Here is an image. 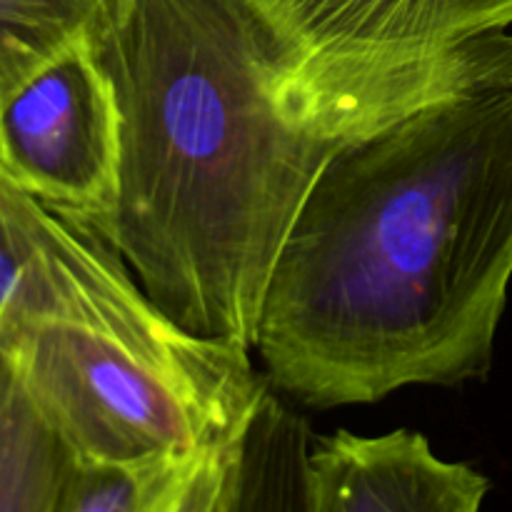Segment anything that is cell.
I'll list each match as a JSON object with an SVG mask.
<instances>
[{
  "label": "cell",
  "instance_id": "cell-4",
  "mask_svg": "<svg viewBox=\"0 0 512 512\" xmlns=\"http://www.w3.org/2000/svg\"><path fill=\"white\" fill-rule=\"evenodd\" d=\"M233 3L278 73L335 105L415 110L475 88L463 45L512 25V0Z\"/></svg>",
  "mask_w": 512,
  "mask_h": 512
},
{
  "label": "cell",
  "instance_id": "cell-8",
  "mask_svg": "<svg viewBox=\"0 0 512 512\" xmlns=\"http://www.w3.org/2000/svg\"><path fill=\"white\" fill-rule=\"evenodd\" d=\"M75 463L0 348V512H58Z\"/></svg>",
  "mask_w": 512,
  "mask_h": 512
},
{
  "label": "cell",
  "instance_id": "cell-7",
  "mask_svg": "<svg viewBox=\"0 0 512 512\" xmlns=\"http://www.w3.org/2000/svg\"><path fill=\"white\" fill-rule=\"evenodd\" d=\"M310 443L303 415L268 388L230 448L215 512H305Z\"/></svg>",
  "mask_w": 512,
  "mask_h": 512
},
{
  "label": "cell",
  "instance_id": "cell-6",
  "mask_svg": "<svg viewBox=\"0 0 512 512\" xmlns=\"http://www.w3.org/2000/svg\"><path fill=\"white\" fill-rule=\"evenodd\" d=\"M490 480L435 455L415 430L313 438L305 512H483Z\"/></svg>",
  "mask_w": 512,
  "mask_h": 512
},
{
  "label": "cell",
  "instance_id": "cell-13",
  "mask_svg": "<svg viewBox=\"0 0 512 512\" xmlns=\"http://www.w3.org/2000/svg\"><path fill=\"white\" fill-rule=\"evenodd\" d=\"M475 88H512V33L480 35L463 45Z\"/></svg>",
  "mask_w": 512,
  "mask_h": 512
},
{
  "label": "cell",
  "instance_id": "cell-1",
  "mask_svg": "<svg viewBox=\"0 0 512 512\" xmlns=\"http://www.w3.org/2000/svg\"><path fill=\"white\" fill-rule=\"evenodd\" d=\"M510 280L512 88H470L330 158L255 350L273 388L320 410L483 380Z\"/></svg>",
  "mask_w": 512,
  "mask_h": 512
},
{
  "label": "cell",
  "instance_id": "cell-10",
  "mask_svg": "<svg viewBox=\"0 0 512 512\" xmlns=\"http://www.w3.org/2000/svg\"><path fill=\"white\" fill-rule=\"evenodd\" d=\"M208 450L165 453L128 463L78 460L58 512H158L183 488Z\"/></svg>",
  "mask_w": 512,
  "mask_h": 512
},
{
  "label": "cell",
  "instance_id": "cell-9",
  "mask_svg": "<svg viewBox=\"0 0 512 512\" xmlns=\"http://www.w3.org/2000/svg\"><path fill=\"white\" fill-rule=\"evenodd\" d=\"M108 0H0V100L40 65L98 33Z\"/></svg>",
  "mask_w": 512,
  "mask_h": 512
},
{
  "label": "cell",
  "instance_id": "cell-5",
  "mask_svg": "<svg viewBox=\"0 0 512 512\" xmlns=\"http://www.w3.org/2000/svg\"><path fill=\"white\" fill-rule=\"evenodd\" d=\"M123 115L93 38L40 65L0 100V173L103 235L118 205Z\"/></svg>",
  "mask_w": 512,
  "mask_h": 512
},
{
  "label": "cell",
  "instance_id": "cell-12",
  "mask_svg": "<svg viewBox=\"0 0 512 512\" xmlns=\"http://www.w3.org/2000/svg\"><path fill=\"white\" fill-rule=\"evenodd\" d=\"M233 443L208 450L193 475L183 483V488L158 512H215V503H218L220 488H223L225 463H228Z\"/></svg>",
  "mask_w": 512,
  "mask_h": 512
},
{
  "label": "cell",
  "instance_id": "cell-11",
  "mask_svg": "<svg viewBox=\"0 0 512 512\" xmlns=\"http://www.w3.org/2000/svg\"><path fill=\"white\" fill-rule=\"evenodd\" d=\"M30 250V195L0 173V315L18 298Z\"/></svg>",
  "mask_w": 512,
  "mask_h": 512
},
{
  "label": "cell",
  "instance_id": "cell-2",
  "mask_svg": "<svg viewBox=\"0 0 512 512\" xmlns=\"http://www.w3.org/2000/svg\"><path fill=\"white\" fill-rule=\"evenodd\" d=\"M95 45L123 115L103 238L175 325L255 348L270 275L318 175L410 113L300 93L233 0H108Z\"/></svg>",
  "mask_w": 512,
  "mask_h": 512
},
{
  "label": "cell",
  "instance_id": "cell-3",
  "mask_svg": "<svg viewBox=\"0 0 512 512\" xmlns=\"http://www.w3.org/2000/svg\"><path fill=\"white\" fill-rule=\"evenodd\" d=\"M0 348L45 420L88 463L233 443L270 388L248 350L175 325L130 268L63 313L3 318Z\"/></svg>",
  "mask_w": 512,
  "mask_h": 512
}]
</instances>
